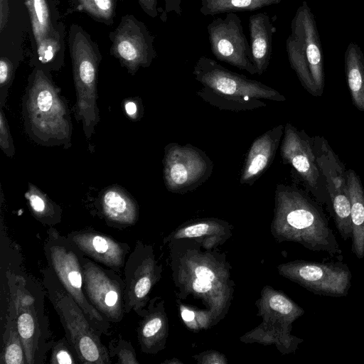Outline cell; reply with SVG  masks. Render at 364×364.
<instances>
[{"instance_id": "obj_1", "label": "cell", "mask_w": 364, "mask_h": 364, "mask_svg": "<svg viewBox=\"0 0 364 364\" xmlns=\"http://www.w3.org/2000/svg\"><path fill=\"white\" fill-rule=\"evenodd\" d=\"M168 247L177 297L200 301L217 324L227 314L235 290L225 255L190 238L171 240Z\"/></svg>"}, {"instance_id": "obj_2", "label": "cell", "mask_w": 364, "mask_h": 364, "mask_svg": "<svg viewBox=\"0 0 364 364\" xmlns=\"http://www.w3.org/2000/svg\"><path fill=\"white\" fill-rule=\"evenodd\" d=\"M270 232L279 242H296L309 250L331 256L342 253L322 208L294 186L277 185Z\"/></svg>"}, {"instance_id": "obj_3", "label": "cell", "mask_w": 364, "mask_h": 364, "mask_svg": "<svg viewBox=\"0 0 364 364\" xmlns=\"http://www.w3.org/2000/svg\"><path fill=\"white\" fill-rule=\"evenodd\" d=\"M22 117L26 134L36 144L70 147L73 124L68 101L41 68L28 79L22 100Z\"/></svg>"}, {"instance_id": "obj_4", "label": "cell", "mask_w": 364, "mask_h": 364, "mask_svg": "<svg viewBox=\"0 0 364 364\" xmlns=\"http://www.w3.org/2000/svg\"><path fill=\"white\" fill-rule=\"evenodd\" d=\"M8 298L14 306L26 364H43L54 341L46 311V289L36 279L9 264Z\"/></svg>"}, {"instance_id": "obj_5", "label": "cell", "mask_w": 364, "mask_h": 364, "mask_svg": "<svg viewBox=\"0 0 364 364\" xmlns=\"http://www.w3.org/2000/svg\"><path fill=\"white\" fill-rule=\"evenodd\" d=\"M192 74L202 85L196 95L220 110L250 111L265 107L267 104L262 100H286L274 88L232 72L206 56L198 59Z\"/></svg>"}, {"instance_id": "obj_6", "label": "cell", "mask_w": 364, "mask_h": 364, "mask_svg": "<svg viewBox=\"0 0 364 364\" xmlns=\"http://www.w3.org/2000/svg\"><path fill=\"white\" fill-rule=\"evenodd\" d=\"M43 284L59 316L65 336L81 363L110 364L111 356L101 341L102 336L89 322L82 310L66 291L48 266L41 270Z\"/></svg>"}, {"instance_id": "obj_7", "label": "cell", "mask_w": 364, "mask_h": 364, "mask_svg": "<svg viewBox=\"0 0 364 364\" xmlns=\"http://www.w3.org/2000/svg\"><path fill=\"white\" fill-rule=\"evenodd\" d=\"M286 48L291 68L303 87L313 96H321L325 85L323 55L314 16L305 1L291 21Z\"/></svg>"}, {"instance_id": "obj_8", "label": "cell", "mask_w": 364, "mask_h": 364, "mask_svg": "<svg viewBox=\"0 0 364 364\" xmlns=\"http://www.w3.org/2000/svg\"><path fill=\"white\" fill-rule=\"evenodd\" d=\"M43 250L48 266L82 310L90 324L102 335L109 336L111 323L88 301L84 291L82 253L67 236L62 235L53 227L47 230Z\"/></svg>"}, {"instance_id": "obj_9", "label": "cell", "mask_w": 364, "mask_h": 364, "mask_svg": "<svg viewBox=\"0 0 364 364\" xmlns=\"http://www.w3.org/2000/svg\"><path fill=\"white\" fill-rule=\"evenodd\" d=\"M71 58L76 92L75 119L82 123L85 136L90 139L100 119L97 88L99 58L81 31L73 35Z\"/></svg>"}, {"instance_id": "obj_10", "label": "cell", "mask_w": 364, "mask_h": 364, "mask_svg": "<svg viewBox=\"0 0 364 364\" xmlns=\"http://www.w3.org/2000/svg\"><path fill=\"white\" fill-rule=\"evenodd\" d=\"M279 274L316 295L343 297L348 294L352 274L341 262L296 259L277 266Z\"/></svg>"}, {"instance_id": "obj_11", "label": "cell", "mask_w": 364, "mask_h": 364, "mask_svg": "<svg viewBox=\"0 0 364 364\" xmlns=\"http://www.w3.org/2000/svg\"><path fill=\"white\" fill-rule=\"evenodd\" d=\"M162 163L165 186L173 193L193 191L205 182L213 171V163L206 153L189 144H168Z\"/></svg>"}, {"instance_id": "obj_12", "label": "cell", "mask_w": 364, "mask_h": 364, "mask_svg": "<svg viewBox=\"0 0 364 364\" xmlns=\"http://www.w3.org/2000/svg\"><path fill=\"white\" fill-rule=\"evenodd\" d=\"M162 271L152 245L137 241L124 267L126 313L133 311L140 317L145 314L150 292L161 279Z\"/></svg>"}, {"instance_id": "obj_13", "label": "cell", "mask_w": 364, "mask_h": 364, "mask_svg": "<svg viewBox=\"0 0 364 364\" xmlns=\"http://www.w3.org/2000/svg\"><path fill=\"white\" fill-rule=\"evenodd\" d=\"M316 159L326 183L332 215L344 240L352 236L350 202L345 167L325 138L313 137Z\"/></svg>"}, {"instance_id": "obj_14", "label": "cell", "mask_w": 364, "mask_h": 364, "mask_svg": "<svg viewBox=\"0 0 364 364\" xmlns=\"http://www.w3.org/2000/svg\"><path fill=\"white\" fill-rule=\"evenodd\" d=\"M83 288L88 301L108 321L120 322L124 309V278L119 272L92 260L82 254Z\"/></svg>"}, {"instance_id": "obj_15", "label": "cell", "mask_w": 364, "mask_h": 364, "mask_svg": "<svg viewBox=\"0 0 364 364\" xmlns=\"http://www.w3.org/2000/svg\"><path fill=\"white\" fill-rule=\"evenodd\" d=\"M284 164H289L319 203H330L326 183L316 162L313 137L291 124L284 125L280 146Z\"/></svg>"}, {"instance_id": "obj_16", "label": "cell", "mask_w": 364, "mask_h": 364, "mask_svg": "<svg viewBox=\"0 0 364 364\" xmlns=\"http://www.w3.org/2000/svg\"><path fill=\"white\" fill-rule=\"evenodd\" d=\"M242 20L235 13L213 19L207 26L213 55L251 75L257 74L251 55L250 45L244 33Z\"/></svg>"}, {"instance_id": "obj_17", "label": "cell", "mask_w": 364, "mask_h": 364, "mask_svg": "<svg viewBox=\"0 0 364 364\" xmlns=\"http://www.w3.org/2000/svg\"><path fill=\"white\" fill-rule=\"evenodd\" d=\"M152 38L145 27L131 18L124 19L117 30L113 51L130 73L148 67L156 56Z\"/></svg>"}, {"instance_id": "obj_18", "label": "cell", "mask_w": 364, "mask_h": 364, "mask_svg": "<svg viewBox=\"0 0 364 364\" xmlns=\"http://www.w3.org/2000/svg\"><path fill=\"white\" fill-rule=\"evenodd\" d=\"M67 237L85 256L119 273L131 251L127 244L90 228L72 231Z\"/></svg>"}, {"instance_id": "obj_19", "label": "cell", "mask_w": 364, "mask_h": 364, "mask_svg": "<svg viewBox=\"0 0 364 364\" xmlns=\"http://www.w3.org/2000/svg\"><path fill=\"white\" fill-rule=\"evenodd\" d=\"M279 124L258 136L251 144L241 171V185L252 186L272 164L284 134Z\"/></svg>"}, {"instance_id": "obj_20", "label": "cell", "mask_w": 364, "mask_h": 364, "mask_svg": "<svg viewBox=\"0 0 364 364\" xmlns=\"http://www.w3.org/2000/svg\"><path fill=\"white\" fill-rule=\"evenodd\" d=\"M255 305L263 323L289 332L293 323L304 314L302 307L269 285L263 287Z\"/></svg>"}, {"instance_id": "obj_21", "label": "cell", "mask_w": 364, "mask_h": 364, "mask_svg": "<svg viewBox=\"0 0 364 364\" xmlns=\"http://www.w3.org/2000/svg\"><path fill=\"white\" fill-rule=\"evenodd\" d=\"M136 329L141 350L156 354L164 350L168 336V320L164 301L159 296L150 299L145 314Z\"/></svg>"}, {"instance_id": "obj_22", "label": "cell", "mask_w": 364, "mask_h": 364, "mask_svg": "<svg viewBox=\"0 0 364 364\" xmlns=\"http://www.w3.org/2000/svg\"><path fill=\"white\" fill-rule=\"evenodd\" d=\"M232 226L218 218H200L188 220L171 232L164 243L178 239H195L207 248H216L232 236Z\"/></svg>"}, {"instance_id": "obj_23", "label": "cell", "mask_w": 364, "mask_h": 364, "mask_svg": "<svg viewBox=\"0 0 364 364\" xmlns=\"http://www.w3.org/2000/svg\"><path fill=\"white\" fill-rule=\"evenodd\" d=\"M99 210L107 223L118 227L134 225L139 218V205L123 188L111 186L98 198Z\"/></svg>"}, {"instance_id": "obj_24", "label": "cell", "mask_w": 364, "mask_h": 364, "mask_svg": "<svg viewBox=\"0 0 364 364\" xmlns=\"http://www.w3.org/2000/svg\"><path fill=\"white\" fill-rule=\"evenodd\" d=\"M33 36L37 45L38 60L42 64L51 61L59 48L58 37L50 23L46 0H25Z\"/></svg>"}, {"instance_id": "obj_25", "label": "cell", "mask_w": 364, "mask_h": 364, "mask_svg": "<svg viewBox=\"0 0 364 364\" xmlns=\"http://www.w3.org/2000/svg\"><path fill=\"white\" fill-rule=\"evenodd\" d=\"M276 31L271 17L266 13H257L249 18L250 50L257 74L267 69L272 53V37Z\"/></svg>"}, {"instance_id": "obj_26", "label": "cell", "mask_w": 364, "mask_h": 364, "mask_svg": "<svg viewBox=\"0 0 364 364\" xmlns=\"http://www.w3.org/2000/svg\"><path fill=\"white\" fill-rule=\"evenodd\" d=\"M347 183L350 202L352 225L351 252L358 259L364 257V188L359 176L348 169Z\"/></svg>"}, {"instance_id": "obj_27", "label": "cell", "mask_w": 364, "mask_h": 364, "mask_svg": "<svg viewBox=\"0 0 364 364\" xmlns=\"http://www.w3.org/2000/svg\"><path fill=\"white\" fill-rule=\"evenodd\" d=\"M346 82L355 107L364 112V55L360 46L350 43L344 55Z\"/></svg>"}, {"instance_id": "obj_28", "label": "cell", "mask_w": 364, "mask_h": 364, "mask_svg": "<svg viewBox=\"0 0 364 364\" xmlns=\"http://www.w3.org/2000/svg\"><path fill=\"white\" fill-rule=\"evenodd\" d=\"M240 340L245 343L274 344L282 354L294 353L299 345L304 341L303 339L291 335L289 331L263 322L242 336Z\"/></svg>"}, {"instance_id": "obj_29", "label": "cell", "mask_w": 364, "mask_h": 364, "mask_svg": "<svg viewBox=\"0 0 364 364\" xmlns=\"http://www.w3.org/2000/svg\"><path fill=\"white\" fill-rule=\"evenodd\" d=\"M0 363L26 364L24 350L17 328L14 306L9 298H7Z\"/></svg>"}, {"instance_id": "obj_30", "label": "cell", "mask_w": 364, "mask_h": 364, "mask_svg": "<svg viewBox=\"0 0 364 364\" xmlns=\"http://www.w3.org/2000/svg\"><path fill=\"white\" fill-rule=\"evenodd\" d=\"M25 198L32 215L38 221L50 227L60 223L62 208L36 186L28 183Z\"/></svg>"}, {"instance_id": "obj_31", "label": "cell", "mask_w": 364, "mask_h": 364, "mask_svg": "<svg viewBox=\"0 0 364 364\" xmlns=\"http://www.w3.org/2000/svg\"><path fill=\"white\" fill-rule=\"evenodd\" d=\"M282 0H201L200 12L203 16L237 11H253L278 4Z\"/></svg>"}, {"instance_id": "obj_32", "label": "cell", "mask_w": 364, "mask_h": 364, "mask_svg": "<svg viewBox=\"0 0 364 364\" xmlns=\"http://www.w3.org/2000/svg\"><path fill=\"white\" fill-rule=\"evenodd\" d=\"M178 309L183 323L192 331L206 330L216 324L212 314L205 309L180 303Z\"/></svg>"}, {"instance_id": "obj_33", "label": "cell", "mask_w": 364, "mask_h": 364, "mask_svg": "<svg viewBox=\"0 0 364 364\" xmlns=\"http://www.w3.org/2000/svg\"><path fill=\"white\" fill-rule=\"evenodd\" d=\"M146 12L152 17L159 14L166 21L169 13H173L178 16L182 14L183 0H139Z\"/></svg>"}, {"instance_id": "obj_34", "label": "cell", "mask_w": 364, "mask_h": 364, "mask_svg": "<svg viewBox=\"0 0 364 364\" xmlns=\"http://www.w3.org/2000/svg\"><path fill=\"white\" fill-rule=\"evenodd\" d=\"M50 363L52 364L81 363L76 352L70 345L65 336L53 342Z\"/></svg>"}, {"instance_id": "obj_35", "label": "cell", "mask_w": 364, "mask_h": 364, "mask_svg": "<svg viewBox=\"0 0 364 364\" xmlns=\"http://www.w3.org/2000/svg\"><path fill=\"white\" fill-rule=\"evenodd\" d=\"M109 353L112 358L117 357V363L120 364H138L135 351L130 342L119 337L110 341L108 347Z\"/></svg>"}, {"instance_id": "obj_36", "label": "cell", "mask_w": 364, "mask_h": 364, "mask_svg": "<svg viewBox=\"0 0 364 364\" xmlns=\"http://www.w3.org/2000/svg\"><path fill=\"white\" fill-rule=\"evenodd\" d=\"M80 8L95 17L109 19L114 12L113 0H77Z\"/></svg>"}, {"instance_id": "obj_37", "label": "cell", "mask_w": 364, "mask_h": 364, "mask_svg": "<svg viewBox=\"0 0 364 364\" xmlns=\"http://www.w3.org/2000/svg\"><path fill=\"white\" fill-rule=\"evenodd\" d=\"M0 148L8 157L15 154V148L9 126L3 108H0Z\"/></svg>"}, {"instance_id": "obj_38", "label": "cell", "mask_w": 364, "mask_h": 364, "mask_svg": "<svg viewBox=\"0 0 364 364\" xmlns=\"http://www.w3.org/2000/svg\"><path fill=\"white\" fill-rule=\"evenodd\" d=\"M195 360L200 364H227L225 355L217 350H206L193 355Z\"/></svg>"}, {"instance_id": "obj_39", "label": "cell", "mask_w": 364, "mask_h": 364, "mask_svg": "<svg viewBox=\"0 0 364 364\" xmlns=\"http://www.w3.org/2000/svg\"><path fill=\"white\" fill-rule=\"evenodd\" d=\"M124 109L131 119L134 121L141 118L143 114V107L139 100L127 99L124 101Z\"/></svg>"}, {"instance_id": "obj_40", "label": "cell", "mask_w": 364, "mask_h": 364, "mask_svg": "<svg viewBox=\"0 0 364 364\" xmlns=\"http://www.w3.org/2000/svg\"><path fill=\"white\" fill-rule=\"evenodd\" d=\"M7 0H0V28L1 31L4 29V26L6 23L8 14H9V6Z\"/></svg>"}, {"instance_id": "obj_41", "label": "cell", "mask_w": 364, "mask_h": 364, "mask_svg": "<svg viewBox=\"0 0 364 364\" xmlns=\"http://www.w3.org/2000/svg\"><path fill=\"white\" fill-rule=\"evenodd\" d=\"M163 363H168V364H178V363H181L182 364L183 362H181L180 360L177 359V358H171V360H167L164 362H163Z\"/></svg>"}]
</instances>
